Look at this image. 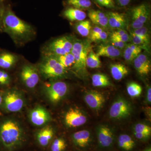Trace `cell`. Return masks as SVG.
Masks as SVG:
<instances>
[{"label":"cell","mask_w":151,"mask_h":151,"mask_svg":"<svg viewBox=\"0 0 151 151\" xmlns=\"http://www.w3.org/2000/svg\"><path fill=\"white\" fill-rule=\"evenodd\" d=\"M2 20L4 32L9 35L17 45H24L35 37V31L32 26L17 16L6 3L4 6Z\"/></svg>","instance_id":"1"},{"label":"cell","mask_w":151,"mask_h":151,"mask_svg":"<svg viewBox=\"0 0 151 151\" xmlns=\"http://www.w3.org/2000/svg\"><path fill=\"white\" fill-rule=\"evenodd\" d=\"M24 138V132L18 122L12 119L5 120L0 124V141L9 150L19 146Z\"/></svg>","instance_id":"2"},{"label":"cell","mask_w":151,"mask_h":151,"mask_svg":"<svg viewBox=\"0 0 151 151\" xmlns=\"http://www.w3.org/2000/svg\"><path fill=\"white\" fill-rule=\"evenodd\" d=\"M92 48L87 41L74 40L71 52L74 58L72 70L78 77H86L87 75L86 59Z\"/></svg>","instance_id":"3"},{"label":"cell","mask_w":151,"mask_h":151,"mask_svg":"<svg viewBox=\"0 0 151 151\" xmlns=\"http://www.w3.org/2000/svg\"><path fill=\"white\" fill-rule=\"evenodd\" d=\"M38 69L40 73L46 79H54L65 75L66 69L51 55H43L39 64Z\"/></svg>","instance_id":"4"},{"label":"cell","mask_w":151,"mask_h":151,"mask_svg":"<svg viewBox=\"0 0 151 151\" xmlns=\"http://www.w3.org/2000/svg\"><path fill=\"white\" fill-rule=\"evenodd\" d=\"M74 40L69 36L57 38L47 43L43 49V55H60L70 53Z\"/></svg>","instance_id":"5"},{"label":"cell","mask_w":151,"mask_h":151,"mask_svg":"<svg viewBox=\"0 0 151 151\" xmlns=\"http://www.w3.org/2000/svg\"><path fill=\"white\" fill-rule=\"evenodd\" d=\"M132 111V105L128 100L121 97L114 100L109 110L110 118L114 120L125 119L131 115Z\"/></svg>","instance_id":"6"},{"label":"cell","mask_w":151,"mask_h":151,"mask_svg":"<svg viewBox=\"0 0 151 151\" xmlns=\"http://www.w3.org/2000/svg\"><path fill=\"white\" fill-rule=\"evenodd\" d=\"M45 91L47 98L52 103H57L62 100L68 92L67 84L62 81H53L46 83Z\"/></svg>","instance_id":"7"},{"label":"cell","mask_w":151,"mask_h":151,"mask_svg":"<svg viewBox=\"0 0 151 151\" xmlns=\"http://www.w3.org/2000/svg\"><path fill=\"white\" fill-rule=\"evenodd\" d=\"M3 103L6 111L11 113L21 111L24 104L21 93L16 90H10L6 93L3 97Z\"/></svg>","instance_id":"8"},{"label":"cell","mask_w":151,"mask_h":151,"mask_svg":"<svg viewBox=\"0 0 151 151\" xmlns=\"http://www.w3.org/2000/svg\"><path fill=\"white\" fill-rule=\"evenodd\" d=\"M39 71L37 67L30 64L24 65L20 72L22 81L27 88H34L40 80Z\"/></svg>","instance_id":"9"},{"label":"cell","mask_w":151,"mask_h":151,"mask_svg":"<svg viewBox=\"0 0 151 151\" xmlns=\"http://www.w3.org/2000/svg\"><path fill=\"white\" fill-rule=\"evenodd\" d=\"M150 15V9L146 4L135 7L132 12V27L135 29L142 27L149 19Z\"/></svg>","instance_id":"10"},{"label":"cell","mask_w":151,"mask_h":151,"mask_svg":"<svg viewBox=\"0 0 151 151\" xmlns=\"http://www.w3.org/2000/svg\"><path fill=\"white\" fill-rule=\"evenodd\" d=\"M86 121V116L78 108H70L65 113L64 117L65 124L70 128L80 127L85 124Z\"/></svg>","instance_id":"11"},{"label":"cell","mask_w":151,"mask_h":151,"mask_svg":"<svg viewBox=\"0 0 151 151\" xmlns=\"http://www.w3.org/2000/svg\"><path fill=\"white\" fill-rule=\"evenodd\" d=\"M84 98L85 103L89 108L96 111H99L102 108L105 101L104 95L95 90L86 92Z\"/></svg>","instance_id":"12"},{"label":"cell","mask_w":151,"mask_h":151,"mask_svg":"<svg viewBox=\"0 0 151 151\" xmlns=\"http://www.w3.org/2000/svg\"><path fill=\"white\" fill-rule=\"evenodd\" d=\"M97 133L100 146L103 147H109L113 145L114 135L111 128L105 125H100L97 127Z\"/></svg>","instance_id":"13"},{"label":"cell","mask_w":151,"mask_h":151,"mask_svg":"<svg viewBox=\"0 0 151 151\" xmlns=\"http://www.w3.org/2000/svg\"><path fill=\"white\" fill-rule=\"evenodd\" d=\"M29 119L34 125L40 127L48 123L50 121V116L44 108L38 106L30 111Z\"/></svg>","instance_id":"14"},{"label":"cell","mask_w":151,"mask_h":151,"mask_svg":"<svg viewBox=\"0 0 151 151\" xmlns=\"http://www.w3.org/2000/svg\"><path fill=\"white\" fill-rule=\"evenodd\" d=\"M19 60L17 55L5 51H0V68L10 69L13 67Z\"/></svg>","instance_id":"15"},{"label":"cell","mask_w":151,"mask_h":151,"mask_svg":"<svg viewBox=\"0 0 151 151\" xmlns=\"http://www.w3.org/2000/svg\"><path fill=\"white\" fill-rule=\"evenodd\" d=\"M108 24L114 29H123L126 26V20L123 14L116 12H109L107 14Z\"/></svg>","instance_id":"16"},{"label":"cell","mask_w":151,"mask_h":151,"mask_svg":"<svg viewBox=\"0 0 151 151\" xmlns=\"http://www.w3.org/2000/svg\"><path fill=\"white\" fill-rule=\"evenodd\" d=\"M72 139L76 145L85 147L91 141V134L88 130H81L74 133L72 135Z\"/></svg>","instance_id":"17"},{"label":"cell","mask_w":151,"mask_h":151,"mask_svg":"<svg viewBox=\"0 0 151 151\" xmlns=\"http://www.w3.org/2000/svg\"><path fill=\"white\" fill-rule=\"evenodd\" d=\"M63 16L71 22H81L84 20L86 14L81 10L70 7L65 9L63 13Z\"/></svg>","instance_id":"18"},{"label":"cell","mask_w":151,"mask_h":151,"mask_svg":"<svg viewBox=\"0 0 151 151\" xmlns=\"http://www.w3.org/2000/svg\"><path fill=\"white\" fill-rule=\"evenodd\" d=\"M54 134V130L50 126L44 127L37 134L38 142L42 147L47 146L53 137Z\"/></svg>","instance_id":"19"},{"label":"cell","mask_w":151,"mask_h":151,"mask_svg":"<svg viewBox=\"0 0 151 151\" xmlns=\"http://www.w3.org/2000/svg\"><path fill=\"white\" fill-rule=\"evenodd\" d=\"M88 17L94 24L103 28L108 27L109 26L107 15L101 11L94 10L89 11Z\"/></svg>","instance_id":"20"},{"label":"cell","mask_w":151,"mask_h":151,"mask_svg":"<svg viewBox=\"0 0 151 151\" xmlns=\"http://www.w3.org/2000/svg\"><path fill=\"white\" fill-rule=\"evenodd\" d=\"M98 56L106 57L109 58H116L121 55L120 49L113 45H102L98 47L97 53Z\"/></svg>","instance_id":"21"},{"label":"cell","mask_w":151,"mask_h":151,"mask_svg":"<svg viewBox=\"0 0 151 151\" xmlns=\"http://www.w3.org/2000/svg\"><path fill=\"white\" fill-rule=\"evenodd\" d=\"M110 69L112 77L117 81L122 80L129 73V70L127 67L121 63L111 64Z\"/></svg>","instance_id":"22"},{"label":"cell","mask_w":151,"mask_h":151,"mask_svg":"<svg viewBox=\"0 0 151 151\" xmlns=\"http://www.w3.org/2000/svg\"><path fill=\"white\" fill-rule=\"evenodd\" d=\"M118 145L122 150L130 151L134 147V141L130 136L127 134H122L118 138Z\"/></svg>","instance_id":"23"},{"label":"cell","mask_w":151,"mask_h":151,"mask_svg":"<svg viewBox=\"0 0 151 151\" xmlns=\"http://www.w3.org/2000/svg\"><path fill=\"white\" fill-rule=\"evenodd\" d=\"M92 85L95 87H106L111 85L108 76L103 73H96L92 75Z\"/></svg>","instance_id":"24"},{"label":"cell","mask_w":151,"mask_h":151,"mask_svg":"<svg viewBox=\"0 0 151 151\" xmlns=\"http://www.w3.org/2000/svg\"><path fill=\"white\" fill-rule=\"evenodd\" d=\"M54 57L65 69L73 66L74 63V58L71 52L63 55H51Z\"/></svg>","instance_id":"25"},{"label":"cell","mask_w":151,"mask_h":151,"mask_svg":"<svg viewBox=\"0 0 151 151\" xmlns=\"http://www.w3.org/2000/svg\"><path fill=\"white\" fill-rule=\"evenodd\" d=\"M86 67L91 68H98L102 65L99 57L92 50L89 52L86 59Z\"/></svg>","instance_id":"26"},{"label":"cell","mask_w":151,"mask_h":151,"mask_svg":"<svg viewBox=\"0 0 151 151\" xmlns=\"http://www.w3.org/2000/svg\"><path fill=\"white\" fill-rule=\"evenodd\" d=\"M75 28L79 34L85 37L90 34L92 26L89 20H83L78 22L76 25Z\"/></svg>","instance_id":"27"},{"label":"cell","mask_w":151,"mask_h":151,"mask_svg":"<svg viewBox=\"0 0 151 151\" xmlns=\"http://www.w3.org/2000/svg\"><path fill=\"white\" fill-rule=\"evenodd\" d=\"M66 3L70 7L81 10L89 9L92 6L90 0H66Z\"/></svg>","instance_id":"28"},{"label":"cell","mask_w":151,"mask_h":151,"mask_svg":"<svg viewBox=\"0 0 151 151\" xmlns=\"http://www.w3.org/2000/svg\"><path fill=\"white\" fill-rule=\"evenodd\" d=\"M128 94L132 98L139 97L142 92V86L134 82H130L127 86Z\"/></svg>","instance_id":"29"},{"label":"cell","mask_w":151,"mask_h":151,"mask_svg":"<svg viewBox=\"0 0 151 151\" xmlns=\"http://www.w3.org/2000/svg\"><path fill=\"white\" fill-rule=\"evenodd\" d=\"M134 63L135 69L140 75H147L150 73L151 70L147 68L137 57L134 59Z\"/></svg>","instance_id":"30"},{"label":"cell","mask_w":151,"mask_h":151,"mask_svg":"<svg viewBox=\"0 0 151 151\" xmlns=\"http://www.w3.org/2000/svg\"><path fill=\"white\" fill-rule=\"evenodd\" d=\"M66 142L62 138L55 139L51 146V151H63L66 147Z\"/></svg>","instance_id":"31"},{"label":"cell","mask_w":151,"mask_h":151,"mask_svg":"<svg viewBox=\"0 0 151 151\" xmlns=\"http://www.w3.org/2000/svg\"><path fill=\"white\" fill-rule=\"evenodd\" d=\"M134 132H138V133H144V134H147L151 135V127L144 123H138L134 126Z\"/></svg>","instance_id":"32"},{"label":"cell","mask_w":151,"mask_h":151,"mask_svg":"<svg viewBox=\"0 0 151 151\" xmlns=\"http://www.w3.org/2000/svg\"><path fill=\"white\" fill-rule=\"evenodd\" d=\"M132 32L147 41L150 42V36L149 35L148 30L147 28L143 26L140 28L135 29Z\"/></svg>","instance_id":"33"},{"label":"cell","mask_w":151,"mask_h":151,"mask_svg":"<svg viewBox=\"0 0 151 151\" xmlns=\"http://www.w3.org/2000/svg\"><path fill=\"white\" fill-rule=\"evenodd\" d=\"M131 38L133 42V44L140 47L141 46H146L149 43L148 42L132 32L131 33Z\"/></svg>","instance_id":"34"},{"label":"cell","mask_w":151,"mask_h":151,"mask_svg":"<svg viewBox=\"0 0 151 151\" xmlns=\"http://www.w3.org/2000/svg\"><path fill=\"white\" fill-rule=\"evenodd\" d=\"M11 77L4 70H0V85L7 86L10 83Z\"/></svg>","instance_id":"35"},{"label":"cell","mask_w":151,"mask_h":151,"mask_svg":"<svg viewBox=\"0 0 151 151\" xmlns=\"http://www.w3.org/2000/svg\"><path fill=\"white\" fill-rule=\"evenodd\" d=\"M124 55L125 59L129 62L133 61L137 56L133 52L128 45H127V47L126 46Z\"/></svg>","instance_id":"36"},{"label":"cell","mask_w":151,"mask_h":151,"mask_svg":"<svg viewBox=\"0 0 151 151\" xmlns=\"http://www.w3.org/2000/svg\"><path fill=\"white\" fill-rule=\"evenodd\" d=\"M108 37L107 33L103 30L96 35L91 37H90V39L92 41H101L105 40L107 39Z\"/></svg>","instance_id":"37"},{"label":"cell","mask_w":151,"mask_h":151,"mask_svg":"<svg viewBox=\"0 0 151 151\" xmlns=\"http://www.w3.org/2000/svg\"><path fill=\"white\" fill-rule=\"evenodd\" d=\"M99 5L105 7L113 8L115 7V3L113 0H95Z\"/></svg>","instance_id":"38"},{"label":"cell","mask_w":151,"mask_h":151,"mask_svg":"<svg viewBox=\"0 0 151 151\" xmlns=\"http://www.w3.org/2000/svg\"><path fill=\"white\" fill-rule=\"evenodd\" d=\"M111 42L112 45L119 49L124 48L126 47V43L115 38L111 37Z\"/></svg>","instance_id":"39"},{"label":"cell","mask_w":151,"mask_h":151,"mask_svg":"<svg viewBox=\"0 0 151 151\" xmlns=\"http://www.w3.org/2000/svg\"><path fill=\"white\" fill-rule=\"evenodd\" d=\"M128 46L131 49V50L133 51V52L137 56L139 55V54H140L142 50V47H140L134 44L128 45Z\"/></svg>","instance_id":"40"},{"label":"cell","mask_w":151,"mask_h":151,"mask_svg":"<svg viewBox=\"0 0 151 151\" xmlns=\"http://www.w3.org/2000/svg\"><path fill=\"white\" fill-rule=\"evenodd\" d=\"M134 135L136 138L141 140H145L147 139L150 137L151 135L147 134H144V133H138V132H134Z\"/></svg>","instance_id":"41"},{"label":"cell","mask_w":151,"mask_h":151,"mask_svg":"<svg viewBox=\"0 0 151 151\" xmlns=\"http://www.w3.org/2000/svg\"><path fill=\"white\" fill-rule=\"evenodd\" d=\"M5 3L0 2V32H4V30H3L2 16L4 6Z\"/></svg>","instance_id":"42"},{"label":"cell","mask_w":151,"mask_h":151,"mask_svg":"<svg viewBox=\"0 0 151 151\" xmlns=\"http://www.w3.org/2000/svg\"><path fill=\"white\" fill-rule=\"evenodd\" d=\"M127 32L126 31L124 30L120 29L119 30L116 31L112 33L111 37H120L121 36L124 35L125 34L127 33Z\"/></svg>","instance_id":"43"},{"label":"cell","mask_w":151,"mask_h":151,"mask_svg":"<svg viewBox=\"0 0 151 151\" xmlns=\"http://www.w3.org/2000/svg\"><path fill=\"white\" fill-rule=\"evenodd\" d=\"M103 30L100 27H95L92 29V30L91 31V35H90V37H91L94 36L98 34L99 33L103 31Z\"/></svg>","instance_id":"44"},{"label":"cell","mask_w":151,"mask_h":151,"mask_svg":"<svg viewBox=\"0 0 151 151\" xmlns=\"http://www.w3.org/2000/svg\"><path fill=\"white\" fill-rule=\"evenodd\" d=\"M119 5L122 7L126 6L129 4L131 0H116Z\"/></svg>","instance_id":"45"},{"label":"cell","mask_w":151,"mask_h":151,"mask_svg":"<svg viewBox=\"0 0 151 151\" xmlns=\"http://www.w3.org/2000/svg\"><path fill=\"white\" fill-rule=\"evenodd\" d=\"M146 102L148 104H151V88L149 86L147 90V97H146Z\"/></svg>","instance_id":"46"},{"label":"cell","mask_w":151,"mask_h":151,"mask_svg":"<svg viewBox=\"0 0 151 151\" xmlns=\"http://www.w3.org/2000/svg\"><path fill=\"white\" fill-rule=\"evenodd\" d=\"M3 97L2 92L0 91V106L3 103Z\"/></svg>","instance_id":"47"},{"label":"cell","mask_w":151,"mask_h":151,"mask_svg":"<svg viewBox=\"0 0 151 151\" xmlns=\"http://www.w3.org/2000/svg\"><path fill=\"white\" fill-rule=\"evenodd\" d=\"M143 151H151V147H149L145 149V150Z\"/></svg>","instance_id":"48"},{"label":"cell","mask_w":151,"mask_h":151,"mask_svg":"<svg viewBox=\"0 0 151 151\" xmlns=\"http://www.w3.org/2000/svg\"><path fill=\"white\" fill-rule=\"evenodd\" d=\"M8 0H0V2L5 3L8 1Z\"/></svg>","instance_id":"49"}]
</instances>
